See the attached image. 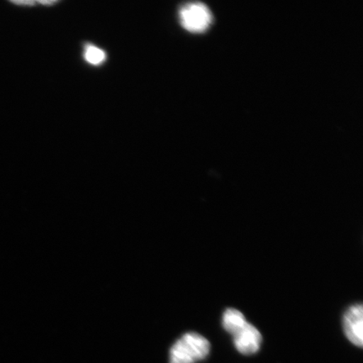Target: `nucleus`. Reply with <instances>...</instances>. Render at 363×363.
<instances>
[{
	"instance_id": "423d86ee",
	"label": "nucleus",
	"mask_w": 363,
	"mask_h": 363,
	"mask_svg": "<svg viewBox=\"0 0 363 363\" xmlns=\"http://www.w3.org/2000/svg\"><path fill=\"white\" fill-rule=\"evenodd\" d=\"M84 57L85 61L92 66H101L106 62L107 56L106 52L96 45L86 44L84 47Z\"/></svg>"
},
{
	"instance_id": "39448f33",
	"label": "nucleus",
	"mask_w": 363,
	"mask_h": 363,
	"mask_svg": "<svg viewBox=\"0 0 363 363\" xmlns=\"http://www.w3.org/2000/svg\"><path fill=\"white\" fill-rule=\"evenodd\" d=\"M247 323L246 318L242 312L235 310V308H227L224 312L222 324L227 333L234 335Z\"/></svg>"
},
{
	"instance_id": "f03ea898",
	"label": "nucleus",
	"mask_w": 363,
	"mask_h": 363,
	"mask_svg": "<svg viewBox=\"0 0 363 363\" xmlns=\"http://www.w3.org/2000/svg\"><path fill=\"white\" fill-rule=\"evenodd\" d=\"M179 15L182 26L190 33H203L212 21L210 10L201 2L184 4L180 8Z\"/></svg>"
},
{
	"instance_id": "0eeeda50",
	"label": "nucleus",
	"mask_w": 363,
	"mask_h": 363,
	"mask_svg": "<svg viewBox=\"0 0 363 363\" xmlns=\"http://www.w3.org/2000/svg\"><path fill=\"white\" fill-rule=\"evenodd\" d=\"M12 4H16V6L33 7L35 6V2L30 1V0H21V1H11Z\"/></svg>"
},
{
	"instance_id": "6e6552de",
	"label": "nucleus",
	"mask_w": 363,
	"mask_h": 363,
	"mask_svg": "<svg viewBox=\"0 0 363 363\" xmlns=\"http://www.w3.org/2000/svg\"><path fill=\"white\" fill-rule=\"evenodd\" d=\"M36 3H39L40 4H43V6H53V4H55L57 3V1H38V2H36Z\"/></svg>"
},
{
	"instance_id": "f257e3e1",
	"label": "nucleus",
	"mask_w": 363,
	"mask_h": 363,
	"mask_svg": "<svg viewBox=\"0 0 363 363\" xmlns=\"http://www.w3.org/2000/svg\"><path fill=\"white\" fill-rule=\"evenodd\" d=\"M211 343L201 335L186 333L177 340L169 353L170 363H195L204 359L210 353Z\"/></svg>"
},
{
	"instance_id": "20e7f679",
	"label": "nucleus",
	"mask_w": 363,
	"mask_h": 363,
	"mask_svg": "<svg viewBox=\"0 0 363 363\" xmlns=\"http://www.w3.org/2000/svg\"><path fill=\"white\" fill-rule=\"evenodd\" d=\"M233 340L237 350L243 355L249 356L259 351L262 338L259 330L247 322L233 335Z\"/></svg>"
},
{
	"instance_id": "7ed1b4c3",
	"label": "nucleus",
	"mask_w": 363,
	"mask_h": 363,
	"mask_svg": "<svg viewBox=\"0 0 363 363\" xmlns=\"http://www.w3.org/2000/svg\"><path fill=\"white\" fill-rule=\"evenodd\" d=\"M345 334L357 347L363 345V308L361 303L348 308L343 319Z\"/></svg>"
}]
</instances>
